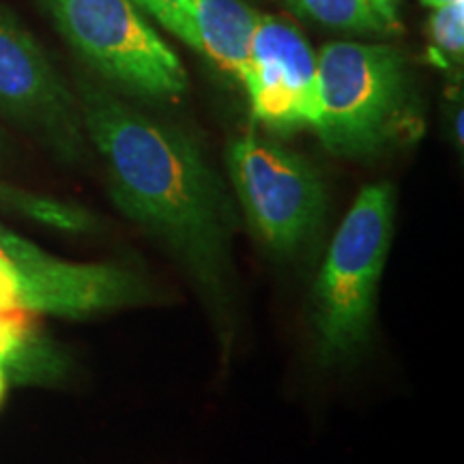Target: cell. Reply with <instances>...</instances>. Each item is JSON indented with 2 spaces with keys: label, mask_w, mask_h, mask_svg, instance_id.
I'll return each instance as SVG.
<instances>
[{
  "label": "cell",
  "mask_w": 464,
  "mask_h": 464,
  "mask_svg": "<svg viewBox=\"0 0 464 464\" xmlns=\"http://www.w3.org/2000/svg\"><path fill=\"white\" fill-rule=\"evenodd\" d=\"M34 338L31 314L26 312H3L0 314V359L7 362L14 372L31 374L44 370V351Z\"/></svg>",
  "instance_id": "cell-12"
},
{
  "label": "cell",
  "mask_w": 464,
  "mask_h": 464,
  "mask_svg": "<svg viewBox=\"0 0 464 464\" xmlns=\"http://www.w3.org/2000/svg\"><path fill=\"white\" fill-rule=\"evenodd\" d=\"M226 168L249 230L271 254L297 258L321 239L329 196L305 158L247 131L228 144Z\"/></svg>",
  "instance_id": "cell-4"
},
{
  "label": "cell",
  "mask_w": 464,
  "mask_h": 464,
  "mask_svg": "<svg viewBox=\"0 0 464 464\" xmlns=\"http://www.w3.org/2000/svg\"><path fill=\"white\" fill-rule=\"evenodd\" d=\"M75 97L86 140L106 164L114 207L177 258L216 321L228 324L237 219L198 144L86 78Z\"/></svg>",
  "instance_id": "cell-1"
},
{
  "label": "cell",
  "mask_w": 464,
  "mask_h": 464,
  "mask_svg": "<svg viewBox=\"0 0 464 464\" xmlns=\"http://www.w3.org/2000/svg\"><path fill=\"white\" fill-rule=\"evenodd\" d=\"M295 14L329 28L396 34L402 31L398 0H288Z\"/></svg>",
  "instance_id": "cell-10"
},
{
  "label": "cell",
  "mask_w": 464,
  "mask_h": 464,
  "mask_svg": "<svg viewBox=\"0 0 464 464\" xmlns=\"http://www.w3.org/2000/svg\"><path fill=\"white\" fill-rule=\"evenodd\" d=\"M421 5H426V7H443V5H451V3H458V0H420Z\"/></svg>",
  "instance_id": "cell-17"
},
{
  "label": "cell",
  "mask_w": 464,
  "mask_h": 464,
  "mask_svg": "<svg viewBox=\"0 0 464 464\" xmlns=\"http://www.w3.org/2000/svg\"><path fill=\"white\" fill-rule=\"evenodd\" d=\"M144 14L160 22L168 33L179 37L189 48L198 50L196 33V3L198 0H133Z\"/></svg>",
  "instance_id": "cell-13"
},
{
  "label": "cell",
  "mask_w": 464,
  "mask_h": 464,
  "mask_svg": "<svg viewBox=\"0 0 464 464\" xmlns=\"http://www.w3.org/2000/svg\"><path fill=\"white\" fill-rule=\"evenodd\" d=\"M72 50L103 82L142 100H179L189 89L174 54L133 0H42Z\"/></svg>",
  "instance_id": "cell-5"
},
{
  "label": "cell",
  "mask_w": 464,
  "mask_h": 464,
  "mask_svg": "<svg viewBox=\"0 0 464 464\" xmlns=\"http://www.w3.org/2000/svg\"><path fill=\"white\" fill-rule=\"evenodd\" d=\"M420 127L413 80L400 50L334 42L318 52V119L312 130L332 155L374 158Z\"/></svg>",
  "instance_id": "cell-2"
},
{
  "label": "cell",
  "mask_w": 464,
  "mask_h": 464,
  "mask_svg": "<svg viewBox=\"0 0 464 464\" xmlns=\"http://www.w3.org/2000/svg\"><path fill=\"white\" fill-rule=\"evenodd\" d=\"M243 89L252 119L276 133L314 127L318 119V52L299 28L260 14Z\"/></svg>",
  "instance_id": "cell-8"
},
{
  "label": "cell",
  "mask_w": 464,
  "mask_h": 464,
  "mask_svg": "<svg viewBox=\"0 0 464 464\" xmlns=\"http://www.w3.org/2000/svg\"><path fill=\"white\" fill-rule=\"evenodd\" d=\"M0 269L24 290L31 314L82 318L149 304L150 286L119 265L52 256L0 224Z\"/></svg>",
  "instance_id": "cell-7"
},
{
  "label": "cell",
  "mask_w": 464,
  "mask_h": 464,
  "mask_svg": "<svg viewBox=\"0 0 464 464\" xmlns=\"http://www.w3.org/2000/svg\"><path fill=\"white\" fill-rule=\"evenodd\" d=\"M3 147H5V140H3V133H0V150H3Z\"/></svg>",
  "instance_id": "cell-18"
},
{
  "label": "cell",
  "mask_w": 464,
  "mask_h": 464,
  "mask_svg": "<svg viewBox=\"0 0 464 464\" xmlns=\"http://www.w3.org/2000/svg\"><path fill=\"white\" fill-rule=\"evenodd\" d=\"M11 372H14V368H11L7 362H3V359H0V402H3L5 392H7Z\"/></svg>",
  "instance_id": "cell-16"
},
{
  "label": "cell",
  "mask_w": 464,
  "mask_h": 464,
  "mask_svg": "<svg viewBox=\"0 0 464 464\" xmlns=\"http://www.w3.org/2000/svg\"><path fill=\"white\" fill-rule=\"evenodd\" d=\"M260 14L243 0H198L196 3V33L198 50L213 67L246 84L252 63L254 33Z\"/></svg>",
  "instance_id": "cell-9"
},
{
  "label": "cell",
  "mask_w": 464,
  "mask_h": 464,
  "mask_svg": "<svg viewBox=\"0 0 464 464\" xmlns=\"http://www.w3.org/2000/svg\"><path fill=\"white\" fill-rule=\"evenodd\" d=\"M393 222V185L370 183L359 191L329 243L312 295L316 348L324 363L348 362L372 335Z\"/></svg>",
  "instance_id": "cell-3"
},
{
  "label": "cell",
  "mask_w": 464,
  "mask_h": 464,
  "mask_svg": "<svg viewBox=\"0 0 464 464\" xmlns=\"http://www.w3.org/2000/svg\"><path fill=\"white\" fill-rule=\"evenodd\" d=\"M428 54L439 69L460 72L464 58V0L434 7L428 20Z\"/></svg>",
  "instance_id": "cell-11"
},
{
  "label": "cell",
  "mask_w": 464,
  "mask_h": 464,
  "mask_svg": "<svg viewBox=\"0 0 464 464\" xmlns=\"http://www.w3.org/2000/svg\"><path fill=\"white\" fill-rule=\"evenodd\" d=\"M0 116L44 144L61 161L78 164L86 133L75 91L52 65L42 44L0 5Z\"/></svg>",
  "instance_id": "cell-6"
},
{
  "label": "cell",
  "mask_w": 464,
  "mask_h": 464,
  "mask_svg": "<svg viewBox=\"0 0 464 464\" xmlns=\"http://www.w3.org/2000/svg\"><path fill=\"white\" fill-rule=\"evenodd\" d=\"M33 205V194L28 189L15 188L7 181L0 179V207L9 208V211L17 213V216L24 218L28 211H31Z\"/></svg>",
  "instance_id": "cell-15"
},
{
  "label": "cell",
  "mask_w": 464,
  "mask_h": 464,
  "mask_svg": "<svg viewBox=\"0 0 464 464\" xmlns=\"http://www.w3.org/2000/svg\"><path fill=\"white\" fill-rule=\"evenodd\" d=\"M3 312H26V314H31L28 312L24 290L20 288V284L14 277L0 269V314Z\"/></svg>",
  "instance_id": "cell-14"
}]
</instances>
